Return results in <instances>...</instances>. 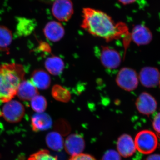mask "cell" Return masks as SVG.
Listing matches in <instances>:
<instances>
[{"label": "cell", "instance_id": "obj_1", "mask_svg": "<svg viewBox=\"0 0 160 160\" xmlns=\"http://www.w3.org/2000/svg\"><path fill=\"white\" fill-rule=\"evenodd\" d=\"M82 13V28L89 33L107 42L125 37V47L129 46L131 35L125 23H116L108 15L97 9L85 8Z\"/></svg>", "mask_w": 160, "mask_h": 160}, {"label": "cell", "instance_id": "obj_2", "mask_svg": "<svg viewBox=\"0 0 160 160\" xmlns=\"http://www.w3.org/2000/svg\"><path fill=\"white\" fill-rule=\"evenodd\" d=\"M25 73L24 67L21 64L0 65V102L6 103L16 95Z\"/></svg>", "mask_w": 160, "mask_h": 160}, {"label": "cell", "instance_id": "obj_3", "mask_svg": "<svg viewBox=\"0 0 160 160\" xmlns=\"http://www.w3.org/2000/svg\"><path fill=\"white\" fill-rule=\"evenodd\" d=\"M136 148L141 153L149 154L157 148L158 140L156 135L149 130L140 131L135 138Z\"/></svg>", "mask_w": 160, "mask_h": 160}, {"label": "cell", "instance_id": "obj_4", "mask_svg": "<svg viewBox=\"0 0 160 160\" xmlns=\"http://www.w3.org/2000/svg\"><path fill=\"white\" fill-rule=\"evenodd\" d=\"M25 114L24 106L16 100H10L3 106L1 115L7 122L18 123L22 120Z\"/></svg>", "mask_w": 160, "mask_h": 160}, {"label": "cell", "instance_id": "obj_5", "mask_svg": "<svg viewBox=\"0 0 160 160\" xmlns=\"http://www.w3.org/2000/svg\"><path fill=\"white\" fill-rule=\"evenodd\" d=\"M117 84L121 89L131 91L136 89L138 80L136 72L130 68H122L117 76Z\"/></svg>", "mask_w": 160, "mask_h": 160}, {"label": "cell", "instance_id": "obj_6", "mask_svg": "<svg viewBox=\"0 0 160 160\" xmlns=\"http://www.w3.org/2000/svg\"><path fill=\"white\" fill-rule=\"evenodd\" d=\"M52 10L58 20L67 22L73 14V5L71 0H55Z\"/></svg>", "mask_w": 160, "mask_h": 160}, {"label": "cell", "instance_id": "obj_7", "mask_svg": "<svg viewBox=\"0 0 160 160\" xmlns=\"http://www.w3.org/2000/svg\"><path fill=\"white\" fill-rule=\"evenodd\" d=\"M100 59L103 66L107 69H116L121 62V57L118 52L105 46L102 47Z\"/></svg>", "mask_w": 160, "mask_h": 160}, {"label": "cell", "instance_id": "obj_8", "mask_svg": "<svg viewBox=\"0 0 160 160\" xmlns=\"http://www.w3.org/2000/svg\"><path fill=\"white\" fill-rule=\"evenodd\" d=\"M136 106L140 113L149 115L155 112L157 108V102L151 95L147 92H143L137 99Z\"/></svg>", "mask_w": 160, "mask_h": 160}, {"label": "cell", "instance_id": "obj_9", "mask_svg": "<svg viewBox=\"0 0 160 160\" xmlns=\"http://www.w3.org/2000/svg\"><path fill=\"white\" fill-rule=\"evenodd\" d=\"M139 78L143 86L148 88L155 87L159 83L160 73L154 67H144L140 72Z\"/></svg>", "mask_w": 160, "mask_h": 160}, {"label": "cell", "instance_id": "obj_10", "mask_svg": "<svg viewBox=\"0 0 160 160\" xmlns=\"http://www.w3.org/2000/svg\"><path fill=\"white\" fill-rule=\"evenodd\" d=\"M64 146L66 152L72 156L82 153L85 149V142L82 136L72 134L66 139Z\"/></svg>", "mask_w": 160, "mask_h": 160}, {"label": "cell", "instance_id": "obj_11", "mask_svg": "<svg viewBox=\"0 0 160 160\" xmlns=\"http://www.w3.org/2000/svg\"><path fill=\"white\" fill-rule=\"evenodd\" d=\"M118 152L124 158L132 156L136 150L134 141L129 135H122L118 139L117 142Z\"/></svg>", "mask_w": 160, "mask_h": 160}, {"label": "cell", "instance_id": "obj_12", "mask_svg": "<svg viewBox=\"0 0 160 160\" xmlns=\"http://www.w3.org/2000/svg\"><path fill=\"white\" fill-rule=\"evenodd\" d=\"M131 39L138 46L149 44L152 38L151 32L144 25H137L132 29Z\"/></svg>", "mask_w": 160, "mask_h": 160}, {"label": "cell", "instance_id": "obj_13", "mask_svg": "<svg viewBox=\"0 0 160 160\" xmlns=\"http://www.w3.org/2000/svg\"><path fill=\"white\" fill-rule=\"evenodd\" d=\"M46 38L52 42H57L62 38L65 34V29L58 22L51 21L46 24L44 29Z\"/></svg>", "mask_w": 160, "mask_h": 160}, {"label": "cell", "instance_id": "obj_14", "mask_svg": "<svg viewBox=\"0 0 160 160\" xmlns=\"http://www.w3.org/2000/svg\"><path fill=\"white\" fill-rule=\"evenodd\" d=\"M31 126L32 130L39 132L48 130L52 125L50 116L45 112H36L31 118Z\"/></svg>", "mask_w": 160, "mask_h": 160}, {"label": "cell", "instance_id": "obj_15", "mask_svg": "<svg viewBox=\"0 0 160 160\" xmlns=\"http://www.w3.org/2000/svg\"><path fill=\"white\" fill-rule=\"evenodd\" d=\"M38 89L30 80H23L18 88L17 95L22 101H30L38 94Z\"/></svg>", "mask_w": 160, "mask_h": 160}, {"label": "cell", "instance_id": "obj_16", "mask_svg": "<svg viewBox=\"0 0 160 160\" xmlns=\"http://www.w3.org/2000/svg\"><path fill=\"white\" fill-rule=\"evenodd\" d=\"M30 81L38 89L41 90L48 89L51 84L50 76L42 69H36L32 72Z\"/></svg>", "mask_w": 160, "mask_h": 160}, {"label": "cell", "instance_id": "obj_17", "mask_svg": "<svg viewBox=\"0 0 160 160\" xmlns=\"http://www.w3.org/2000/svg\"><path fill=\"white\" fill-rule=\"evenodd\" d=\"M37 22L34 19L27 18H17L16 33L19 37H27L33 32L36 27Z\"/></svg>", "mask_w": 160, "mask_h": 160}, {"label": "cell", "instance_id": "obj_18", "mask_svg": "<svg viewBox=\"0 0 160 160\" xmlns=\"http://www.w3.org/2000/svg\"><path fill=\"white\" fill-rule=\"evenodd\" d=\"M45 66L46 70L50 74L57 76L62 72L65 68V63L61 58L52 56L46 58Z\"/></svg>", "mask_w": 160, "mask_h": 160}, {"label": "cell", "instance_id": "obj_19", "mask_svg": "<svg viewBox=\"0 0 160 160\" xmlns=\"http://www.w3.org/2000/svg\"><path fill=\"white\" fill-rule=\"evenodd\" d=\"M47 146L52 150L60 151L64 147V140L62 135L57 132H51L46 136Z\"/></svg>", "mask_w": 160, "mask_h": 160}, {"label": "cell", "instance_id": "obj_20", "mask_svg": "<svg viewBox=\"0 0 160 160\" xmlns=\"http://www.w3.org/2000/svg\"><path fill=\"white\" fill-rule=\"evenodd\" d=\"M52 95L55 99L62 102H68L71 99L70 92L60 85H56L53 86L52 89Z\"/></svg>", "mask_w": 160, "mask_h": 160}, {"label": "cell", "instance_id": "obj_21", "mask_svg": "<svg viewBox=\"0 0 160 160\" xmlns=\"http://www.w3.org/2000/svg\"><path fill=\"white\" fill-rule=\"evenodd\" d=\"M12 35L11 31L4 26H0V50L7 51L11 44Z\"/></svg>", "mask_w": 160, "mask_h": 160}, {"label": "cell", "instance_id": "obj_22", "mask_svg": "<svg viewBox=\"0 0 160 160\" xmlns=\"http://www.w3.org/2000/svg\"><path fill=\"white\" fill-rule=\"evenodd\" d=\"M30 105L32 110L38 113L43 112L47 107V102L43 96L38 94L30 100Z\"/></svg>", "mask_w": 160, "mask_h": 160}, {"label": "cell", "instance_id": "obj_23", "mask_svg": "<svg viewBox=\"0 0 160 160\" xmlns=\"http://www.w3.org/2000/svg\"><path fill=\"white\" fill-rule=\"evenodd\" d=\"M28 160H58V158L50 154L49 151L41 150L30 156Z\"/></svg>", "mask_w": 160, "mask_h": 160}, {"label": "cell", "instance_id": "obj_24", "mask_svg": "<svg viewBox=\"0 0 160 160\" xmlns=\"http://www.w3.org/2000/svg\"><path fill=\"white\" fill-rule=\"evenodd\" d=\"M102 160H121V155L118 152L110 149L104 154Z\"/></svg>", "mask_w": 160, "mask_h": 160}, {"label": "cell", "instance_id": "obj_25", "mask_svg": "<svg viewBox=\"0 0 160 160\" xmlns=\"http://www.w3.org/2000/svg\"><path fill=\"white\" fill-rule=\"evenodd\" d=\"M69 160H97L89 154L80 153L72 156Z\"/></svg>", "mask_w": 160, "mask_h": 160}, {"label": "cell", "instance_id": "obj_26", "mask_svg": "<svg viewBox=\"0 0 160 160\" xmlns=\"http://www.w3.org/2000/svg\"><path fill=\"white\" fill-rule=\"evenodd\" d=\"M152 126L154 130L160 134V112L155 116L152 121Z\"/></svg>", "mask_w": 160, "mask_h": 160}, {"label": "cell", "instance_id": "obj_27", "mask_svg": "<svg viewBox=\"0 0 160 160\" xmlns=\"http://www.w3.org/2000/svg\"><path fill=\"white\" fill-rule=\"evenodd\" d=\"M146 160H160V155L153 154L149 155Z\"/></svg>", "mask_w": 160, "mask_h": 160}, {"label": "cell", "instance_id": "obj_28", "mask_svg": "<svg viewBox=\"0 0 160 160\" xmlns=\"http://www.w3.org/2000/svg\"><path fill=\"white\" fill-rule=\"evenodd\" d=\"M118 1L124 5H128V4L134 2L136 0H118Z\"/></svg>", "mask_w": 160, "mask_h": 160}, {"label": "cell", "instance_id": "obj_29", "mask_svg": "<svg viewBox=\"0 0 160 160\" xmlns=\"http://www.w3.org/2000/svg\"><path fill=\"white\" fill-rule=\"evenodd\" d=\"M42 1L45 2H54L55 0H42Z\"/></svg>", "mask_w": 160, "mask_h": 160}, {"label": "cell", "instance_id": "obj_30", "mask_svg": "<svg viewBox=\"0 0 160 160\" xmlns=\"http://www.w3.org/2000/svg\"><path fill=\"white\" fill-rule=\"evenodd\" d=\"M2 116V115H1V113H0V116Z\"/></svg>", "mask_w": 160, "mask_h": 160}, {"label": "cell", "instance_id": "obj_31", "mask_svg": "<svg viewBox=\"0 0 160 160\" xmlns=\"http://www.w3.org/2000/svg\"></svg>", "mask_w": 160, "mask_h": 160}]
</instances>
